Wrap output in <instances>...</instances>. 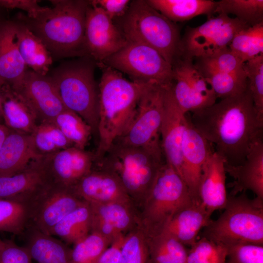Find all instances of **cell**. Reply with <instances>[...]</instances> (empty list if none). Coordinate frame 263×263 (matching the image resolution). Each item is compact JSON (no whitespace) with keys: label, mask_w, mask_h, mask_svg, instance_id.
I'll return each instance as SVG.
<instances>
[{"label":"cell","mask_w":263,"mask_h":263,"mask_svg":"<svg viewBox=\"0 0 263 263\" xmlns=\"http://www.w3.org/2000/svg\"><path fill=\"white\" fill-rule=\"evenodd\" d=\"M42 156L36 151L31 134L11 131L0 149V177L19 173Z\"/></svg>","instance_id":"obj_24"},{"label":"cell","mask_w":263,"mask_h":263,"mask_svg":"<svg viewBox=\"0 0 263 263\" xmlns=\"http://www.w3.org/2000/svg\"><path fill=\"white\" fill-rule=\"evenodd\" d=\"M3 242H4V241H2V240H1L0 239V249L1 247L2 246L3 244Z\"/></svg>","instance_id":"obj_52"},{"label":"cell","mask_w":263,"mask_h":263,"mask_svg":"<svg viewBox=\"0 0 263 263\" xmlns=\"http://www.w3.org/2000/svg\"><path fill=\"white\" fill-rule=\"evenodd\" d=\"M193 199L184 180L165 161L140 208L141 225L148 233L160 232Z\"/></svg>","instance_id":"obj_8"},{"label":"cell","mask_w":263,"mask_h":263,"mask_svg":"<svg viewBox=\"0 0 263 263\" xmlns=\"http://www.w3.org/2000/svg\"><path fill=\"white\" fill-rule=\"evenodd\" d=\"M31 135L36 151L41 156L73 146L53 121L40 122Z\"/></svg>","instance_id":"obj_35"},{"label":"cell","mask_w":263,"mask_h":263,"mask_svg":"<svg viewBox=\"0 0 263 263\" xmlns=\"http://www.w3.org/2000/svg\"><path fill=\"white\" fill-rule=\"evenodd\" d=\"M165 162L161 147L114 143L94 167L115 174L135 207L141 208Z\"/></svg>","instance_id":"obj_4"},{"label":"cell","mask_w":263,"mask_h":263,"mask_svg":"<svg viewBox=\"0 0 263 263\" xmlns=\"http://www.w3.org/2000/svg\"><path fill=\"white\" fill-rule=\"evenodd\" d=\"M198 197L211 215L223 209L227 201L226 172L223 158L215 151L204 164L200 177Z\"/></svg>","instance_id":"obj_20"},{"label":"cell","mask_w":263,"mask_h":263,"mask_svg":"<svg viewBox=\"0 0 263 263\" xmlns=\"http://www.w3.org/2000/svg\"><path fill=\"white\" fill-rule=\"evenodd\" d=\"M215 13L232 14L248 26L263 22V0H221Z\"/></svg>","instance_id":"obj_38"},{"label":"cell","mask_w":263,"mask_h":263,"mask_svg":"<svg viewBox=\"0 0 263 263\" xmlns=\"http://www.w3.org/2000/svg\"><path fill=\"white\" fill-rule=\"evenodd\" d=\"M119 263H151L146 234L140 223L125 234Z\"/></svg>","instance_id":"obj_39"},{"label":"cell","mask_w":263,"mask_h":263,"mask_svg":"<svg viewBox=\"0 0 263 263\" xmlns=\"http://www.w3.org/2000/svg\"><path fill=\"white\" fill-rule=\"evenodd\" d=\"M18 47L15 23L0 28V77L12 88H16L27 70Z\"/></svg>","instance_id":"obj_26"},{"label":"cell","mask_w":263,"mask_h":263,"mask_svg":"<svg viewBox=\"0 0 263 263\" xmlns=\"http://www.w3.org/2000/svg\"><path fill=\"white\" fill-rule=\"evenodd\" d=\"M84 201L71 188L52 182L32 199L30 228L51 235L55 225Z\"/></svg>","instance_id":"obj_13"},{"label":"cell","mask_w":263,"mask_h":263,"mask_svg":"<svg viewBox=\"0 0 263 263\" xmlns=\"http://www.w3.org/2000/svg\"><path fill=\"white\" fill-rule=\"evenodd\" d=\"M32 258L25 246L11 240L4 241L0 249V263H32Z\"/></svg>","instance_id":"obj_45"},{"label":"cell","mask_w":263,"mask_h":263,"mask_svg":"<svg viewBox=\"0 0 263 263\" xmlns=\"http://www.w3.org/2000/svg\"><path fill=\"white\" fill-rule=\"evenodd\" d=\"M173 83L168 85L166 89L160 130V140L166 162L181 177V144L188 114L181 110L174 99Z\"/></svg>","instance_id":"obj_16"},{"label":"cell","mask_w":263,"mask_h":263,"mask_svg":"<svg viewBox=\"0 0 263 263\" xmlns=\"http://www.w3.org/2000/svg\"><path fill=\"white\" fill-rule=\"evenodd\" d=\"M244 70L255 109L263 117V55L245 62Z\"/></svg>","instance_id":"obj_42"},{"label":"cell","mask_w":263,"mask_h":263,"mask_svg":"<svg viewBox=\"0 0 263 263\" xmlns=\"http://www.w3.org/2000/svg\"><path fill=\"white\" fill-rule=\"evenodd\" d=\"M188 250L187 263H226V246L201 237Z\"/></svg>","instance_id":"obj_41"},{"label":"cell","mask_w":263,"mask_h":263,"mask_svg":"<svg viewBox=\"0 0 263 263\" xmlns=\"http://www.w3.org/2000/svg\"><path fill=\"white\" fill-rule=\"evenodd\" d=\"M88 203L93 215L110 224L124 234L140 223L139 212L132 202Z\"/></svg>","instance_id":"obj_30"},{"label":"cell","mask_w":263,"mask_h":263,"mask_svg":"<svg viewBox=\"0 0 263 263\" xmlns=\"http://www.w3.org/2000/svg\"><path fill=\"white\" fill-rule=\"evenodd\" d=\"M98 84L99 120L95 163L105 155L126 130L135 113L138 100L151 84L130 81L122 73L102 63Z\"/></svg>","instance_id":"obj_2"},{"label":"cell","mask_w":263,"mask_h":263,"mask_svg":"<svg viewBox=\"0 0 263 263\" xmlns=\"http://www.w3.org/2000/svg\"><path fill=\"white\" fill-rule=\"evenodd\" d=\"M225 170L234 180L231 183L230 195L250 190L263 199V141L256 142L244 161L237 166L225 165Z\"/></svg>","instance_id":"obj_22"},{"label":"cell","mask_w":263,"mask_h":263,"mask_svg":"<svg viewBox=\"0 0 263 263\" xmlns=\"http://www.w3.org/2000/svg\"><path fill=\"white\" fill-rule=\"evenodd\" d=\"M91 232L98 233L111 242L112 244L121 237L125 235L110 224L93 214Z\"/></svg>","instance_id":"obj_48"},{"label":"cell","mask_w":263,"mask_h":263,"mask_svg":"<svg viewBox=\"0 0 263 263\" xmlns=\"http://www.w3.org/2000/svg\"><path fill=\"white\" fill-rule=\"evenodd\" d=\"M221 71L235 76L246 78L244 63L228 47L224 48L211 56L203 58Z\"/></svg>","instance_id":"obj_44"},{"label":"cell","mask_w":263,"mask_h":263,"mask_svg":"<svg viewBox=\"0 0 263 263\" xmlns=\"http://www.w3.org/2000/svg\"><path fill=\"white\" fill-rule=\"evenodd\" d=\"M85 38L88 57L96 63L102 62L128 42L113 21L89 1L86 13Z\"/></svg>","instance_id":"obj_14"},{"label":"cell","mask_w":263,"mask_h":263,"mask_svg":"<svg viewBox=\"0 0 263 263\" xmlns=\"http://www.w3.org/2000/svg\"><path fill=\"white\" fill-rule=\"evenodd\" d=\"M51 1L53 7H46L36 19L20 14L21 23L42 40L52 57H88L85 31L89 1Z\"/></svg>","instance_id":"obj_3"},{"label":"cell","mask_w":263,"mask_h":263,"mask_svg":"<svg viewBox=\"0 0 263 263\" xmlns=\"http://www.w3.org/2000/svg\"><path fill=\"white\" fill-rule=\"evenodd\" d=\"M5 82V80L3 78H2L1 77H0V123H0L1 120H2V114H1V88L2 87V86L3 85Z\"/></svg>","instance_id":"obj_51"},{"label":"cell","mask_w":263,"mask_h":263,"mask_svg":"<svg viewBox=\"0 0 263 263\" xmlns=\"http://www.w3.org/2000/svg\"><path fill=\"white\" fill-rule=\"evenodd\" d=\"M101 63L126 74L132 81L164 85L173 82L172 66L156 50L140 43L128 41Z\"/></svg>","instance_id":"obj_9"},{"label":"cell","mask_w":263,"mask_h":263,"mask_svg":"<svg viewBox=\"0 0 263 263\" xmlns=\"http://www.w3.org/2000/svg\"><path fill=\"white\" fill-rule=\"evenodd\" d=\"M25 233V246L32 259L38 263H71V248L63 242L33 228Z\"/></svg>","instance_id":"obj_28"},{"label":"cell","mask_w":263,"mask_h":263,"mask_svg":"<svg viewBox=\"0 0 263 263\" xmlns=\"http://www.w3.org/2000/svg\"><path fill=\"white\" fill-rule=\"evenodd\" d=\"M92 216L90 204L85 201L55 225L51 236L74 244L91 232Z\"/></svg>","instance_id":"obj_32"},{"label":"cell","mask_w":263,"mask_h":263,"mask_svg":"<svg viewBox=\"0 0 263 263\" xmlns=\"http://www.w3.org/2000/svg\"><path fill=\"white\" fill-rule=\"evenodd\" d=\"M10 131L3 124L0 123V149L4 139Z\"/></svg>","instance_id":"obj_50"},{"label":"cell","mask_w":263,"mask_h":263,"mask_svg":"<svg viewBox=\"0 0 263 263\" xmlns=\"http://www.w3.org/2000/svg\"><path fill=\"white\" fill-rule=\"evenodd\" d=\"M125 235L114 242L101 255L96 263H119Z\"/></svg>","instance_id":"obj_49"},{"label":"cell","mask_w":263,"mask_h":263,"mask_svg":"<svg viewBox=\"0 0 263 263\" xmlns=\"http://www.w3.org/2000/svg\"><path fill=\"white\" fill-rule=\"evenodd\" d=\"M94 62L87 57L67 62L56 68L51 77L65 108L91 127L97 142L99 89L94 77Z\"/></svg>","instance_id":"obj_6"},{"label":"cell","mask_w":263,"mask_h":263,"mask_svg":"<svg viewBox=\"0 0 263 263\" xmlns=\"http://www.w3.org/2000/svg\"><path fill=\"white\" fill-rule=\"evenodd\" d=\"M154 9L171 21H184L201 15L215 14L217 1L211 0H148Z\"/></svg>","instance_id":"obj_29"},{"label":"cell","mask_w":263,"mask_h":263,"mask_svg":"<svg viewBox=\"0 0 263 263\" xmlns=\"http://www.w3.org/2000/svg\"><path fill=\"white\" fill-rule=\"evenodd\" d=\"M145 232L151 263H187L188 250L172 235L163 230Z\"/></svg>","instance_id":"obj_34"},{"label":"cell","mask_w":263,"mask_h":263,"mask_svg":"<svg viewBox=\"0 0 263 263\" xmlns=\"http://www.w3.org/2000/svg\"><path fill=\"white\" fill-rule=\"evenodd\" d=\"M219 218L205 228L202 237L225 245L250 243L263 245V199L242 192L229 195Z\"/></svg>","instance_id":"obj_7"},{"label":"cell","mask_w":263,"mask_h":263,"mask_svg":"<svg viewBox=\"0 0 263 263\" xmlns=\"http://www.w3.org/2000/svg\"><path fill=\"white\" fill-rule=\"evenodd\" d=\"M172 93L185 113L207 108L216 102L213 90L188 57H179L172 65Z\"/></svg>","instance_id":"obj_12"},{"label":"cell","mask_w":263,"mask_h":263,"mask_svg":"<svg viewBox=\"0 0 263 263\" xmlns=\"http://www.w3.org/2000/svg\"><path fill=\"white\" fill-rule=\"evenodd\" d=\"M32 199H0V231L25 233L31 225Z\"/></svg>","instance_id":"obj_33"},{"label":"cell","mask_w":263,"mask_h":263,"mask_svg":"<svg viewBox=\"0 0 263 263\" xmlns=\"http://www.w3.org/2000/svg\"><path fill=\"white\" fill-rule=\"evenodd\" d=\"M189 116L194 128L209 142L225 165L237 166L252 146L263 139V117L257 113L247 87Z\"/></svg>","instance_id":"obj_1"},{"label":"cell","mask_w":263,"mask_h":263,"mask_svg":"<svg viewBox=\"0 0 263 263\" xmlns=\"http://www.w3.org/2000/svg\"><path fill=\"white\" fill-rule=\"evenodd\" d=\"M211 216L199 199H193L172 217L162 230L190 246L197 241L200 231L211 222Z\"/></svg>","instance_id":"obj_23"},{"label":"cell","mask_w":263,"mask_h":263,"mask_svg":"<svg viewBox=\"0 0 263 263\" xmlns=\"http://www.w3.org/2000/svg\"><path fill=\"white\" fill-rule=\"evenodd\" d=\"M181 144V177L193 199H199L198 187L202 169L214 151L209 143L193 126L188 113Z\"/></svg>","instance_id":"obj_18"},{"label":"cell","mask_w":263,"mask_h":263,"mask_svg":"<svg viewBox=\"0 0 263 263\" xmlns=\"http://www.w3.org/2000/svg\"><path fill=\"white\" fill-rule=\"evenodd\" d=\"M131 1L129 0H93L89 3L100 8L113 21L121 18L127 12Z\"/></svg>","instance_id":"obj_46"},{"label":"cell","mask_w":263,"mask_h":263,"mask_svg":"<svg viewBox=\"0 0 263 263\" xmlns=\"http://www.w3.org/2000/svg\"><path fill=\"white\" fill-rule=\"evenodd\" d=\"M1 6L9 9H19L26 12L28 18L35 19L46 9L41 6L37 0H0Z\"/></svg>","instance_id":"obj_47"},{"label":"cell","mask_w":263,"mask_h":263,"mask_svg":"<svg viewBox=\"0 0 263 263\" xmlns=\"http://www.w3.org/2000/svg\"><path fill=\"white\" fill-rule=\"evenodd\" d=\"M52 183L72 188L93 169L94 153L74 146L43 156Z\"/></svg>","instance_id":"obj_15"},{"label":"cell","mask_w":263,"mask_h":263,"mask_svg":"<svg viewBox=\"0 0 263 263\" xmlns=\"http://www.w3.org/2000/svg\"><path fill=\"white\" fill-rule=\"evenodd\" d=\"M14 89L34 110L39 123L45 120L53 121L60 113L67 109L51 76L27 70L20 83Z\"/></svg>","instance_id":"obj_17"},{"label":"cell","mask_w":263,"mask_h":263,"mask_svg":"<svg viewBox=\"0 0 263 263\" xmlns=\"http://www.w3.org/2000/svg\"><path fill=\"white\" fill-rule=\"evenodd\" d=\"M228 47L244 63L263 55V22L240 31Z\"/></svg>","instance_id":"obj_37"},{"label":"cell","mask_w":263,"mask_h":263,"mask_svg":"<svg viewBox=\"0 0 263 263\" xmlns=\"http://www.w3.org/2000/svg\"><path fill=\"white\" fill-rule=\"evenodd\" d=\"M71 189L80 198L89 203L132 202L115 174L96 168H94Z\"/></svg>","instance_id":"obj_19"},{"label":"cell","mask_w":263,"mask_h":263,"mask_svg":"<svg viewBox=\"0 0 263 263\" xmlns=\"http://www.w3.org/2000/svg\"><path fill=\"white\" fill-rule=\"evenodd\" d=\"M1 108L3 124L11 131L31 134L39 123L28 101L6 82L1 91Z\"/></svg>","instance_id":"obj_25"},{"label":"cell","mask_w":263,"mask_h":263,"mask_svg":"<svg viewBox=\"0 0 263 263\" xmlns=\"http://www.w3.org/2000/svg\"><path fill=\"white\" fill-rule=\"evenodd\" d=\"M193 60L217 98L222 99L238 95L247 88V78L221 71L205 58H196Z\"/></svg>","instance_id":"obj_31"},{"label":"cell","mask_w":263,"mask_h":263,"mask_svg":"<svg viewBox=\"0 0 263 263\" xmlns=\"http://www.w3.org/2000/svg\"><path fill=\"white\" fill-rule=\"evenodd\" d=\"M225 246L226 263H263V245L239 243Z\"/></svg>","instance_id":"obj_43"},{"label":"cell","mask_w":263,"mask_h":263,"mask_svg":"<svg viewBox=\"0 0 263 263\" xmlns=\"http://www.w3.org/2000/svg\"><path fill=\"white\" fill-rule=\"evenodd\" d=\"M111 244L100 235L91 232L70 249L71 263H96Z\"/></svg>","instance_id":"obj_40"},{"label":"cell","mask_w":263,"mask_h":263,"mask_svg":"<svg viewBox=\"0 0 263 263\" xmlns=\"http://www.w3.org/2000/svg\"><path fill=\"white\" fill-rule=\"evenodd\" d=\"M53 121L73 146L85 150L93 132L91 127L80 116L66 109Z\"/></svg>","instance_id":"obj_36"},{"label":"cell","mask_w":263,"mask_h":263,"mask_svg":"<svg viewBox=\"0 0 263 263\" xmlns=\"http://www.w3.org/2000/svg\"><path fill=\"white\" fill-rule=\"evenodd\" d=\"M168 85L152 83L146 89L138 100L131 122L113 144L146 148L161 147L160 130Z\"/></svg>","instance_id":"obj_10"},{"label":"cell","mask_w":263,"mask_h":263,"mask_svg":"<svg viewBox=\"0 0 263 263\" xmlns=\"http://www.w3.org/2000/svg\"><path fill=\"white\" fill-rule=\"evenodd\" d=\"M51 183L42 156L19 173L0 177V199H30Z\"/></svg>","instance_id":"obj_21"},{"label":"cell","mask_w":263,"mask_h":263,"mask_svg":"<svg viewBox=\"0 0 263 263\" xmlns=\"http://www.w3.org/2000/svg\"><path fill=\"white\" fill-rule=\"evenodd\" d=\"M18 47L27 67L41 75H47L53 57L42 40L21 23L16 24Z\"/></svg>","instance_id":"obj_27"},{"label":"cell","mask_w":263,"mask_h":263,"mask_svg":"<svg viewBox=\"0 0 263 263\" xmlns=\"http://www.w3.org/2000/svg\"><path fill=\"white\" fill-rule=\"evenodd\" d=\"M248 27L237 18L222 13L198 26L188 27L181 39L180 57H208L228 47L235 36Z\"/></svg>","instance_id":"obj_11"},{"label":"cell","mask_w":263,"mask_h":263,"mask_svg":"<svg viewBox=\"0 0 263 263\" xmlns=\"http://www.w3.org/2000/svg\"><path fill=\"white\" fill-rule=\"evenodd\" d=\"M113 21L127 41L154 49L172 66L180 57L181 38L178 27L147 0L131 1L125 15Z\"/></svg>","instance_id":"obj_5"}]
</instances>
